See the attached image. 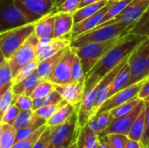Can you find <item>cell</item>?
I'll use <instances>...</instances> for the list:
<instances>
[{
    "label": "cell",
    "instance_id": "obj_1",
    "mask_svg": "<svg viewBox=\"0 0 149 148\" xmlns=\"http://www.w3.org/2000/svg\"><path fill=\"white\" fill-rule=\"evenodd\" d=\"M145 38V37L129 33L122 36L117 44L111 48L85 75V91L97 85L107 73L127 60L129 54Z\"/></svg>",
    "mask_w": 149,
    "mask_h": 148
},
{
    "label": "cell",
    "instance_id": "obj_2",
    "mask_svg": "<svg viewBox=\"0 0 149 148\" xmlns=\"http://www.w3.org/2000/svg\"><path fill=\"white\" fill-rule=\"evenodd\" d=\"M130 27L116 21L115 19L101 24L94 29L85 32L71 40V47L82 45L87 43L106 42L127 34Z\"/></svg>",
    "mask_w": 149,
    "mask_h": 148
},
{
    "label": "cell",
    "instance_id": "obj_3",
    "mask_svg": "<svg viewBox=\"0 0 149 148\" xmlns=\"http://www.w3.org/2000/svg\"><path fill=\"white\" fill-rule=\"evenodd\" d=\"M121 37L122 36L106 42L87 43L82 45L72 47L75 54L80 59L85 75L111 48H113L117 44V42Z\"/></svg>",
    "mask_w": 149,
    "mask_h": 148
},
{
    "label": "cell",
    "instance_id": "obj_4",
    "mask_svg": "<svg viewBox=\"0 0 149 148\" xmlns=\"http://www.w3.org/2000/svg\"><path fill=\"white\" fill-rule=\"evenodd\" d=\"M127 64L131 72L129 85L143 80L149 75V38L142 40L129 54Z\"/></svg>",
    "mask_w": 149,
    "mask_h": 148
},
{
    "label": "cell",
    "instance_id": "obj_5",
    "mask_svg": "<svg viewBox=\"0 0 149 148\" xmlns=\"http://www.w3.org/2000/svg\"><path fill=\"white\" fill-rule=\"evenodd\" d=\"M34 27L35 22L0 32V50L6 60L34 33Z\"/></svg>",
    "mask_w": 149,
    "mask_h": 148
},
{
    "label": "cell",
    "instance_id": "obj_6",
    "mask_svg": "<svg viewBox=\"0 0 149 148\" xmlns=\"http://www.w3.org/2000/svg\"><path fill=\"white\" fill-rule=\"evenodd\" d=\"M50 128L53 148L72 147L76 143L79 134L77 110L66 121Z\"/></svg>",
    "mask_w": 149,
    "mask_h": 148
},
{
    "label": "cell",
    "instance_id": "obj_7",
    "mask_svg": "<svg viewBox=\"0 0 149 148\" xmlns=\"http://www.w3.org/2000/svg\"><path fill=\"white\" fill-rule=\"evenodd\" d=\"M29 23L14 0H0V32Z\"/></svg>",
    "mask_w": 149,
    "mask_h": 148
},
{
    "label": "cell",
    "instance_id": "obj_8",
    "mask_svg": "<svg viewBox=\"0 0 149 148\" xmlns=\"http://www.w3.org/2000/svg\"><path fill=\"white\" fill-rule=\"evenodd\" d=\"M16 6L30 23H34L54 10L52 0H14Z\"/></svg>",
    "mask_w": 149,
    "mask_h": 148
},
{
    "label": "cell",
    "instance_id": "obj_9",
    "mask_svg": "<svg viewBox=\"0 0 149 148\" xmlns=\"http://www.w3.org/2000/svg\"><path fill=\"white\" fill-rule=\"evenodd\" d=\"M38 38L33 33L25 42L12 54L7 60L11 71L12 77L17 73V70L25 63L37 57V45Z\"/></svg>",
    "mask_w": 149,
    "mask_h": 148
},
{
    "label": "cell",
    "instance_id": "obj_10",
    "mask_svg": "<svg viewBox=\"0 0 149 148\" xmlns=\"http://www.w3.org/2000/svg\"><path fill=\"white\" fill-rule=\"evenodd\" d=\"M144 106H145L144 101L141 100L140 103L128 113L120 117L113 118L110 125L100 134V137H103L107 134H113V133L127 135L134 121L136 120V118L143 109Z\"/></svg>",
    "mask_w": 149,
    "mask_h": 148
},
{
    "label": "cell",
    "instance_id": "obj_11",
    "mask_svg": "<svg viewBox=\"0 0 149 148\" xmlns=\"http://www.w3.org/2000/svg\"><path fill=\"white\" fill-rule=\"evenodd\" d=\"M74 56L75 52L70 46L52 71L48 80L54 85H65L71 83V67Z\"/></svg>",
    "mask_w": 149,
    "mask_h": 148
},
{
    "label": "cell",
    "instance_id": "obj_12",
    "mask_svg": "<svg viewBox=\"0 0 149 148\" xmlns=\"http://www.w3.org/2000/svg\"><path fill=\"white\" fill-rule=\"evenodd\" d=\"M143 80H141V81H139L134 85H131L122 89L121 91L116 92L115 94L112 95L111 97H109L104 102V104L100 106L98 113L105 112V111H110L118 106H120V105H122V104H124V103H126L131 99L138 98V94H139V92H140L141 87L142 85Z\"/></svg>",
    "mask_w": 149,
    "mask_h": 148
},
{
    "label": "cell",
    "instance_id": "obj_13",
    "mask_svg": "<svg viewBox=\"0 0 149 148\" xmlns=\"http://www.w3.org/2000/svg\"><path fill=\"white\" fill-rule=\"evenodd\" d=\"M98 85L92 87L91 89L85 91L83 98L77 106V115H78V124L79 128L86 126L93 115V107L97 96Z\"/></svg>",
    "mask_w": 149,
    "mask_h": 148
},
{
    "label": "cell",
    "instance_id": "obj_14",
    "mask_svg": "<svg viewBox=\"0 0 149 148\" xmlns=\"http://www.w3.org/2000/svg\"><path fill=\"white\" fill-rule=\"evenodd\" d=\"M148 6L149 0H133L114 19L131 28L140 19Z\"/></svg>",
    "mask_w": 149,
    "mask_h": 148
},
{
    "label": "cell",
    "instance_id": "obj_15",
    "mask_svg": "<svg viewBox=\"0 0 149 148\" xmlns=\"http://www.w3.org/2000/svg\"><path fill=\"white\" fill-rule=\"evenodd\" d=\"M54 87L65 101L78 106L84 95L85 81L71 82L65 85H54Z\"/></svg>",
    "mask_w": 149,
    "mask_h": 148
},
{
    "label": "cell",
    "instance_id": "obj_16",
    "mask_svg": "<svg viewBox=\"0 0 149 148\" xmlns=\"http://www.w3.org/2000/svg\"><path fill=\"white\" fill-rule=\"evenodd\" d=\"M127 60H125L124 62L120 64L116 68H114L113 71H111L109 73H107L98 84L97 96H96V100H95V104H94V107H93V116H94L98 113L100 106L108 99L112 82H113V79L115 78V76L117 75V73L119 72V71L123 67V65H125Z\"/></svg>",
    "mask_w": 149,
    "mask_h": 148
},
{
    "label": "cell",
    "instance_id": "obj_17",
    "mask_svg": "<svg viewBox=\"0 0 149 148\" xmlns=\"http://www.w3.org/2000/svg\"><path fill=\"white\" fill-rule=\"evenodd\" d=\"M113 2V1L111 0L106 6H104L102 9H100L99 11H97L96 13H94L91 17L82 20L81 22H79L78 24H75L73 25V27H72V30L71 40L77 38L78 36L85 33V32H87V31L94 29L98 25H100L102 18L104 17L106 12L107 11V10L109 9V7H110V5L112 4Z\"/></svg>",
    "mask_w": 149,
    "mask_h": 148
},
{
    "label": "cell",
    "instance_id": "obj_18",
    "mask_svg": "<svg viewBox=\"0 0 149 148\" xmlns=\"http://www.w3.org/2000/svg\"><path fill=\"white\" fill-rule=\"evenodd\" d=\"M74 25L72 13L55 12L54 38H66L71 40V33Z\"/></svg>",
    "mask_w": 149,
    "mask_h": 148
},
{
    "label": "cell",
    "instance_id": "obj_19",
    "mask_svg": "<svg viewBox=\"0 0 149 148\" xmlns=\"http://www.w3.org/2000/svg\"><path fill=\"white\" fill-rule=\"evenodd\" d=\"M55 12H51L35 22L34 34L38 38H53Z\"/></svg>",
    "mask_w": 149,
    "mask_h": 148
},
{
    "label": "cell",
    "instance_id": "obj_20",
    "mask_svg": "<svg viewBox=\"0 0 149 148\" xmlns=\"http://www.w3.org/2000/svg\"><path fill=\"white\" fill-rule=\"evenodd\" d=\"M68 48L62 50L59 52H58V53H56V54H54L38 63L36 72H38V74L39 75V77L42 79H45V80L49 79V77L51 76L52 71L54 70V68L56 67L58 63L60 61V59L63 58V56L65 55V53Z\"/></svg>",
    "mask_w": 149,
    "mask_h": 148
},
{
    "label": "cell",
    "instance_id": "obj_21",
    "mask_svg": "<svg viewBox=\"0 0 149 148\" xmlns=\"http://www.w3.org/2000/svg\"><path fill=\"white\" fill-rule=\"evenodd\" d=\"M99 142V134L95 133L87 125L79 128V134L76 141L77 148H98Z\"/></svg>",
    "mask_w": 149,
    "mask_h": 148
},
{
    "label": "cell",
    "instance_id": "obj_22",
    "mask_svg": "<svg viewBox=\"0 0 149 148\" xmlns=\"http://www.w3.org/2000/svg\"><path fill=\"white\" fill-rule=\"evenodd\" d=\"M42 79L39 77L37 72H34L32 74L18 82L17 84L12 85L13 93L16 95H28L31 96L33 90L40 83Z\"/></svg>",
    "mask_w": 149,
    "mask_h": 148
},
{
    "label": "cell",
    "instance_id": "obj_23",
    "mask_svg": "<svg viewBox=\"0 0 149 148\" xmlns=\"http://www.w3.org/2000/svg\"><path fill=\"white\" fill-rule=\"evenodd\" d=\"M76 110L77 106H72L64 100L58 111L46 121V125L49 127H52L62 124L66 121L76 112Z\"/></svg>",
    "mask_w": 149,
    "mask_h": 148
},
{
    "label": "cell",
    "instance_id": "obj_24",
    "mask_svg": "<svg viewBox=\"0 0 149 148\" xmlns=\"http://www.w3.org/2000/svg\"><path fill=\"white\" fill-rule=\"evenodd\" d=\"M130 79H131V72H130V69H129L127 60L123 67L119 71V72L117 73V75L115 76V78L113 79L112 82L109 97L121 91L122 89L129 86Z\"/></svg>",
    "mask_w": 149,
    "mask_h": 148
},
{
    "label": "cell",
    "instance_id": "obj_25",
    "mask_svg": "<svg viewBox=\"0 0 149 148\" xmlns=\"http://www.w3.org/2000/svg\"><path fill=\"white\" fill-rule=\"evenodd\" d=\"M111 0H100L98 2H95L93 3L83 6L81 8H79L76 11L72 13L73 17V23L78 24L81 22L82 20L91 17L97 11H99L100 9H102L104 6H106Z\"/></svg>",
    "mask_w": 149,
    "mask_h": 148
},
{
    "label": "cell",
    "instance_id": "obj_26",
    "mask_svg": "<svg viewBox=\"0 0 149 148\" xmlns=\"http://www.w3.org/2000/svg\"><path fill=\"white\" fill-rule=\"evenodd\" d=\"M71 46V40L66 38H54L51 42V44L48 45V47L44 50L42 52L37 55V58L38 61H42L58 52H59L62 50H65Z\"/></svg>",
    "mask_w": 149,
    "mask_h": 148
},
{
    "label": "cell",
    "instance_id": "obj_27",
    "mask_svg": "<svg viewBox=\"0 0 149 148\" xmlns=\"http://www.w3.org/2000/svg\"><path fill=\"white\" fill-rule=\"evenodd\" d=\"M144 129H145V106L136 120L134 121L129 133L127 134V137L129 140L140 141L142 138V135L144 133Z\"/></svg>",
    "mask_w": 149,
    "mask_h": 148
},
{
    "label": "cell",
    "instance_id": "obj_28",
    "mask_svg": "<svg viewBox=\"0 0 149 148\" xmlns=\"http://www.w3.org/2000/svg\"><path fill=\"white\" fill-rule=\"evenodd\" d=\"M149 38V6L140 19L130 28L127 34Z\"/></svg>",
    "mask_w": 149,
    "mask_h": 148
},
{
    "label": "cell",
    "instance_id": "obj_29",
    "mask_svg": "<svg viewBox=\"0 0 149 148\" xmlns=\"http://www.w3.org/2000/svg\"><path fill=\"white\" fill-rule=\"evenodd\" d=\"M38 59L36 58H32L31 60L28 61L27 63L24 64L17 72V73L12 77V85L17 84L18 82L22 81L23 79H24L25 78H27L28 76H30L31 74H32L34 72H36L38 65Z\"/></svg>",
    "mask_w": 149,
    "mask_h": 148
},
{
    "label": "cell",
    "instance_id": "obj_30",
    "mask_svg": "<svg viewBox=\"0 0 149 148\" xmlns=\"http://www.w3.org/2000/svg\"><path fill=\"white\" fill-rule=\"evenodd\" d=\"M133 0H117V1H113L112 3V4L110 5L109 9L107 10V11L106 12L104 17L102 18V20L100 22V24L116 18L126 9V7Z\"/></svg>",
    "mask_w": 149,
    "mask_h": 148
},
{
    "label": "cell",
    "instance_id": "obj_31",
    "mask_svg": "<svg viewBox=\"0 0 149 148\" xmlns=\"http://www.w3.org/2000/svg\"><path fill=\"white\" fill-rule=\"evenodd\" d=\"M45 124H46V120L35 116L34 120L28 126L17 130V132H16V141L21 140L23 139L29 137L30 135L34 133L38 128H40L41 126H43Z\"/></svg>",
    "mask_w": 149,
    "mask_h": 148
},
{
    "label": "cell",
    "instance_id": "obj_32",
    "mask_svg": "<svg viewBox=\"0 0 149 148\" xmlns=\"http://www.w3.org/2000/svg\"><path fill=\"white\" fill-rule=\"evenodd\" d=\"M16 132L17 130L12 125L2 124L0 148H11L13 147L16 142Z\"/></svg>",
    "mask_w": 149,
    "mask_h": 148
},
{
    "label": "cell",
    "instance_id": "obj_33",
    "mask_svg": "<svg viewBox=\"0 0 149 148\" xmlns=\"http://www.w3.org/2000/svg\"><path fill=\"white\" fill-rule=\"evenodd\" d=\"M63 100L64 99H62L61 95L56 90H54L53 92H52L49 95H47L45 98L32 99V111H34L41 106H44L58 104V103L62 102Z\"/></svg>",
    "mask_w": 149,
    "mask_h": 148
},
{
    "label": "cell",
    "instance_id": "obj_34",
    "mask_svg": "<svg viewBox=\"0 0 149 148\" xmlns=\"http://www.w3.org/2000/svg\"><path fill=\"white\" fill-rule=\"evenodd\" d=\"M106 143L107 148H124L129 140L127 135L125 134H107L100 137Z\"/></svg>",
    "mask_w": 149,
    "mask_h": 148
},
{
    "label": "cell",
    "instance_id": "obj_35",
    "mask_svg": "<svg viewBox=\"0 0 149 148\" xmlns=\"http://www.w3.org/2000/svg\"><path fill=\"white\" fill-rule=\"evenodd\" d=\"M54 90H55L54 85L51 81L42 79L40 81V83L36 86V88L31 92V98L32 99L45 98L47 95H49L52 92H53Z\"/></svg>",
    "mask_w": 149,
    "mask_h": 148
},
{
    "label": "cell",
    "instance_id": "obj_36",
    "mask_svg": "<svg viewBox=\"0 0 149 148\" xmlns=\"http://www.w3.org/2000/svg\"><path fill=\"white\" fill-rule=\"evenodd\" d=\"M47 126H48L45 124L43 126H41L40 128H38L34 133H32L29 137H27L25 139H23L21 140L16 141L15 144L13 145V147L11 148H32L33 146L35 145L36 141L38 140V139L39 138V136L42 134V133L45 131V129Z\"/></svg>",
    "mask_w": 149,
    "mask_h": 148
},
{
    "label": "cell",
    "instance_id": "obj_37",
    "mask_svg": "<svg viewBox=\"0 0 149 148\" xmlns=\"http://www.w3.org/2000/svg\"><path fill=\"white\" fill-rule=\"evenodd\" d=\"M141 99H140L139 98H135L134 99H131L120 106H118L116 107H114L113 109L110 110V113L112 114V116L113 118H116V117H120V116H122L124 114H127L129 112H131L141 101Z\"/></svg>",
    "mask_w": 149,
    "mask_h": 148
},
{
    "label": "cell",
    "instance_id": "obj_38",
    "mask_svg": "<svg viewBox=\"0 0 149 148\" xmlns=\"http://www.w3.org/2000/svg\"><path fill=\"white\" fill-rule=\"evenodd\" d=\"M35 118V115L32 111H20L13 122L12 126L16 130L23 128L28 126Z\"/></svg>",
    "mask_w": 149,
    "mask_h": 148
},
{
    "label": "cell",
    "instance_id": "obj_39",
    "mask_svg": "<svg viewBox=\"0 0 149 148\" xmlns=\"http://www.w3.org/2000/svg\"><path fill=\"white\" fill-rule=\"evenodd\" d=\"M63 101L58 103V104H56V105H47V106H41V107L36 109V110H34L32 112H33L35 116H37L38 118H41V119H43V120L47 121L58 111V109L62 105Z\"/></svg>",
    "mask_w": 149,
    "mask_h": 148
},
{
    "label": "cell",
    "instance_id": "obj_40",
    "mask_svg": "<svg viewBox=\"0 0 149 148\" xmlns=\"http://www.w3.org/2000/svg\"><path fill=\"white\" fill-rule=\"evenodd\" d=\"M71 77H72V82L85 81V73L83 72L82 65H81L79 58L76 54L73 58V60L72 63Z\"/></svg>",
    "mask_w": 149,
    "mask_h": 148
},
{
    "label": "cell",
    "instance_id": "obj_41",
    "mask_svg": "<svg viewBox=\"0 0 149 148\" xmlns=\"http://www.w3.org/2000/svg\"><path fill=\"white\" fill-rule=\"evenodd\" d=\"M20 111H32V99L28 95H16L13 97V103Z\"/></svg>",
    "mask_w": 149,
    "mask_h": 148
},
{
    "label": "cell",
    "instance_id": "obj_42",
    "mask_svg": "<svg viewBox=\"0 0 149 148\" xmlns=\"http://www.w3.org/2000/svg\"><path fill=\"white\" fill-rule=\"evenodd\" d=\"M97 125L99 126L100 133L110 125L112 120H113V117L110 113L109 111H105V112H100L94 115ZM100 136V135H99Z\"/></svg>",
    "mask_w": 149,
    "mask_h": 148
},
{
    "label": "cell",
    "instance_id": "obj_43",
    "mask_svg": "<svg viewBox=\"0 0 149 148\" xmlns=\"http://www.w3.org/2000/svg\"><path fill=\"white\" fill-rule=\"evenodd\" d=\"M145 103V129L141 143L143 148H149V99L144 100Z\"/></svg>",
    "mask_w": 149,
    "mask_h": 148
},
{
    "label": "cell",
    "instance_id": "obj_44",
    "mask_svg": "<svg viewBox=\"0 0 149 148\" xmlns=\"http://www.w3.org/2000/svg\"><path fill=\"white\" fill-rule=\"evenodd\" d=\"M13 97H14V93H13V91H12V85H11L8 88V90L4 92V94L3 96V99H2V102H1V106H0V121H1L3 114L12 105Z\"/></svg>",
    "mask_w": 149,
    "mask_h": 148
},
{
    "label": "cell",
    "instance_id": "obj_45",
    "mask_svg": "<svg viewBox=\"0 0 149 148\" xmlns=\"http://www.w3.org/2000/svg\"><path fill=\"white\" fill-rule=\"evenodd\" d=\"M12 80V74L9 65L8 61L6 60L1 66H0V89L6 85L7 84L10 83Z\"/></svg>",
    "mask_w": 149,
    "mask_h": 148
},
{
    "label": "cell",
    "instance_id": "obj_46",
    "mask_svg": "<svg viewBox=\"0 0 149 148\" xmlns=\"http://www.w3.org/2000/svg\"><path fill=\"white\" fill-rule=\"evenodd\" d=\"M81 0H65L59 7L55 9L53 12H67L73 13L76 11L80 4Z\"/></svg>",
    "mask_w": 149,
    "mask_h": 148
},
{
    "label": "cell",
    "instance_id": "obj_47",
    "mask_svg": "<svg viewBox=\"0 0 149 148\" xmlns=\"http://www.w3.org/2000/svg\"><path fill=\"white\" fill-rule=\"evenodd\" d=\"M19 112H20V110L14 104H12L6 110V112L3 114L0 123L12 125L13 122L15 121V120H16V118H17V114H18Z\"/></svg>",
    "mask_w": 149,
    "mask_h": 148
},
{
    "label": "cell",
    "instance_id": "obj_48",
    "mask_svg": "<svg viewBox=\"0 0 149 148\" xmlns=\"http://www.w3.org/2000/svg\"><path fill=\"white\" fill-rule=\"evenodd\" d=\"M51 143V128L47 126L42 134L39 136L38 140L32 148H46V147Z\"/></svg>",
    "mask_w": 149,
    "mask_h": 148
},
{
    "label": "cell",
    "instance_id": "obj_49",
    "mask_svg": "<svg viewBox=\"0 0 149 148\" xmlns=\"http://www.w3.org/2000/svg\"><path fill=\"white\" fill-rule=\"evenodd\" d=\"M138 98L143 101L149 99V75L143 80L142 85L138 94Z\"/></svg>",
    "mask_w": 149,
    "mask_h": 148
},
{
    "label": "cell",
    "instance_id": "obj_50",
    "mask_svg": "<svg viewBox=\"0 0 149 148\" xmlns=\"http://www.w3.org/2000/svg\"><path fill=\"white\" fill-rule=\"evenodd\" d=\"M52 39H53V38H38V45H37V55L39 54L40 52H42L44 50H45L48 47V45L51 44Z\"/></svg>",
    "mask_w": 149,
    "mask_h": 148
},
{
    "label": "cell",
    "instance_id": "obj_51",
    "mask_svg": "<svg viewBox=\"0 0 149 148\" xmlns=\"http://www.w3.org/2000/svg\"><path fill=\"white\" fill-rule=\"evenodd\" d=\"M124 148H143L141 143L140 141H136V140H129L125 147Z\"/></svg>",
    "mask_w": 149,
    "mask_h": 148
},
{
    "label": "cell",
    "instance_id": "obj_52",
    "mask_svg": "<svg viewBox=\"0 0 149 148\" xmlns=\"http://www.w3.org/2000/svg\"><path fill=\"white\" fill-rule=\"evenodd\" d=\"M12 85V82H10V83H9V84H7L6 85H4L3 87H2L1 89H0V106H1V102H2V99H3V94H4V92L8 90V88L10 86Z\"/></svg>",
    "mask_w": 149,
    "mask_h": 148
},
{
    "label": "cell",
    "instance_id": "obj_53",
    "mask_svg": "<svg viewBox=\"0 0 149 148\" xmlns=\"http://www.w3.org/2000/svg\"><path fill=\"white\" fill-rule=\"evenodd\" d=\"M98 1H100V0H81V1H80V4H79V8H81V7H83V6H86V5H88V4L98 2Z\"/></svg>",
    "mask_w": 149,
    "mask_h": 148
},
{
    "label": "cell",
    "instance_id": "obj_54",
    "mask_svg": "<svg viewBox=\"0 0 149 148\" xmlns=\"http://www.w3.org/2000/svg\"><path fill=\"white\" fill-rule=\"evenodd\" d=\"M65 0H52V3H53V6H54V10L57 9L58 7H59Z\"/></svg>",
    "mask_w": 149,
    "mask_h": 148
},
{
    "label": "cell",
    "instance_id": "obj_55",
    "mask_svg": "<svg viewBox=\"0 0 149 148\" xmlns=\"http://www.w3.org/2000/svg\"><path fill=\"white\" fill-rule=\"evenodd\" d=\"M5 61H6V59H5V58H4V56H3V54L2 53L1 50H0V66H1Z\"/></svg>",
    "mask_w": 149,
    "mask_h": 148
},
{
    "label": "cell",
    "instance_id": "obj_56",
    "mask_svg": "<svg viewBox=\"0 0 149 148\" xmlns=\"http://www.w3.org/2000/svg\"><path fill=\"white\" fill-rule=\"evenodd\" d=\"M46 148H53V146H52V143H50V144L46 147Z\"/></svg>",
    "mask_w": 149,
    "mask_h": 148
},
{
    "label": "cell",
    "instance_id": "obj_57",
    "mask_svg": "<svg viewBox=\"0 0 149 148\" xmlns=\"http://www.w3.org/2000/svg\"><path fill=\"white\" fill-rule=\"evenodd\" d=\"M1 133H2V124L0 123V138H1Z\"/></svg>",
    "mask_w": 149,
    "mask_h": 148
},
{
    "label": "cell",
    "instance_id": "obj_58",
    "mask_svg": "<svg viewBox=\"0 0 149 148\" xmlns=\"http://www.w3.org/2000/svg\"><path fill=\"white\" fill-rule=\"evenodd\" d=\"M71 148H77V145H76V143H75V144H74V145H73V146H72Z\"/></svg>",
    "mask_w": 149,
    "mask_h": 148
},
{
    "label": "cell",
    "instance_id": "obj_59",
    "mask_svg": "<svg viewBox=\"0 0 149 148\" xmlns=\"http://www.w3.org/2000/svg\"><path fill=\"white\" fill-rule=\"evenodd\" d=\"M113 1H117V0H113Z\"/></svg>",
    "mask_w": 149,
    "mask_h": 148
}]
</instances>
